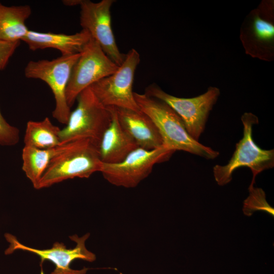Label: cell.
I'll return each mask as SVG.
<instances>
[{
	"instance_id": "obj_1",
	"label": "cell",
	"mask_w": 274,
	"mask_h": 274,
	"mask_svg": "<svg viewBox=\"0 0 274 274\" xmlns=\"http://www.w3.org/2000/svg\"><path fill=\"white\" fill-rule=\"evenodd\" d=\"M142 112L152 120L161 135L163 146L174 151L181 150L207 159H213L218 151L196 141L188 133L180 116L166 103L146 94L133 93Z\"/></svg>"
},
{
	"instance_id": "obj_2",
	"label": "cell",
	"mask_w": 274,
	"mask_h": 274,
	"mask_svg": "<svg viewBox=\"0 0 274 274\" xmlns=\"http://www.w3.org/2000/svg\"><path fill=\"white\" fill-rule=\"evenodd\" d=\"M98 147L88 139L64 144L61 151L50 161L37 189L75 178H88L101 168Z\"/></svg>"
},
{
	"instance_id": "obj_3",
	"label": "cell",
	"mask_w": 274,
	"mask_h": 274,
	"mask_svg": "<svg viewBox=\"0 0 274 274\" xmlns=\"http://www.w3.org/2000/svg\"><path fill=\"white\" fill-rule=\"evenodd\" d=\"M76 100V109L71 112L66 126L60 130V143L88 139L98 148L112 120L111 109L99 101L90 87L82 91Z\"/></svg>"
},
{
	"instance_id": "obj_4",
	"label": "cell",
	"mask_w": 274,
	"mask_h": 274,
	"mask_svg": "<svg viewBox=\"0 0 274 274\" xmlns=\"http://www.w3.org/2000/svg\"><path fill=\"white\" fill-rule=\"evenodd\" d=\"M241 120L244 127L243 136L236 144L231 158L226 164H217L213 167L215 179L220 186L230 182L233 173L238 168L245 166L249 167L253 174L249 188H251L259 174L274 166V150L262 149L253 139V126L258 123L257 117L251 113H245Z\"/></svg>"
},
{
	"instance_id": "obj_5",
	"label": "cell",
	"mask_w": 274,
	"mask_h": 274,
	"mask_svg": "<svg viewBox=\"0 0 274 274\" xmlns=\"http://www.w3.org/2000/svg\"><path fill=\"white\" fill-rule=\"evenodd\" d=\"M80 54L61 55L51 60H31L24 69L26 78L41 80L49 86L55 101L53 117L64 124L67 122L71 112L66 99V89L72 70Z\"/></svg>"
},
{
	"instance_id": "obj_6",
	"label": "cell",
	"mask_w": 274,
	"mask_h": 274,
	"mask_svg": "<svg viewBox=\"0 0 274 274\" xmlns=\"http://www.w3.org/2000/svg\"><path fill=\"white\" fill-rule=\"evenodd\" d=\"M175 152L164 146L154 150L138 147L119 163H102L100 172L113 185L134 188L151 174L156 164L167 161Z\"/></svg>"
},
{
	"instance_id": "obj_7",
	"label": "cell",
	"mask_w": 274,
	"mask_h": 274,
	"mask_svg": "<svg viewBox=\"0 0 274 274\" xmlns=\"http://www.w3.org/2000/svg\"><path fill=\"white\" fill-rule=\"evenodd\" d=\"M140 55L134 49L130 50L117 70L112 74L89 87L106 107L140 110L134 97L132 86Z\"/></svg>"
},
{
	"instance_id": "obj_8",
	"label": "cell",
	"mask_w": 274,
	"mask_h": 274,
	"mask_svg": "<svg viewBox=\"0 0 274 274\" xmlns=\"http://www.w3.org/2000/svg\"><path fill=\"white\" fill-rule=\"evenodd\" d=\"M145 94L168 105L181 118L188 133L198 141L220 90L217 87H210L204 93L196 97L181 98L169 94L157 85L152 84L146 88Z\"/></svg>"
},
{
	"instance_id": "obj_9",
	"label": "cell",
	"mask_w": 274,
	"mask_h": 274,
	"mask_svg": "<svg viewBox=\"0 0 274 274\" xmlns=\"http://www.w3.org/2000/svg\"><path fill=\"white\" fill-rule=\"evenodd\" d=\"M92 38L80 53L74 65L66 89L69 107L78 95L99 80L114 73L118 68Z\"/></svg>"
},
{
	"instance_id": "obj_10",
	"label": "cell",
	"mask_w": 274,
	"mask_h": 274,
	"mask_svg": "<svg viewBox=\"0 0 274 274\" xmlns=\"http://www.w3.org/2000/svg\"><path fill=\"white\" fill-rule=\"evenodd\" d=\"M5 236L10 244L9 248L5 251L6 254H10L17 250L36 254L41 258L42 262L48 260L55 265V269L50 274H86L89 269L88 268L72 269L70 267L71 263L76 259L90 262L96 260L95 254L86 247L85 242L90 236L89 233L81 237L77 234L70 236V239L76 243V246L72 249H67L63 243L59 242L54 243L50 249H35L21 244L11 234L7 233Z\"/></svg>"
},
{
	"instance_id": "obj_11",
	"label": "cell",
	"mask_w": 274,
	"mask_h": 274,
	"mask_svg": "<svg viewBox=\"0 0 274 274\" xmlns=\"http://www.w3.org/2000/svg\"><path fill=\"white\" fill-rule=\"evenodd\" d=\"M114 0L93 2L82 0L80 5V23L99 45L106 54L118 66L125 55L120 52L111 27V8Z\"/></svg>"
},
{
	"instance_id": "obj_12",
	"label": "cell",
	"mask_w": 274,
	"mask_h": 274,
	"mask_svg": "<svg viewBox=\"0 0 274 274\" xmlns=\"http://www.w3.org/2000/svg\"><path fill=\"white\" fill-rule=\"evenodd\" d=\"M271 2L262 3L251 12L241 30V39L246 53L265 60L273 55L274 25Z\"/></svg>"
},
{
	"instance_id": "obj_13",
	"label": "cell",
	"mask_w": 274,
	"mask_h": 274,
	"mask_svg": "<svg viewBox=\"0 0 274 274\" xmlns=\"http://www.w3.org/2000/svg\"><path fill=\"white\" fill-rule=\"evenodd\" d=\"M110 108L112 120L102 135L98 149L103 163L114 164L123 160L139 147L120 123L115 108Z\"/></svg>"
},
{
	"instance_id": "obj_14",
	"label": "cell",
	"mask_w": 274,
	"mask_h": 274,
	"mask_svg": "<svg viewBox=\"0 0 274 274\" xmlns=\"http://www.w3.org/2000/svg\"><path fill=\"white\" fill-rule=\"evenodd\" d=\"M115 109L120 123L139 147L154 150L163 146L158 129L147 114L140 110Z\"/></svg>"
},
{
	"instance_id": "obj_15",
	"label": "cell",
	"mask_w": 274,
	"mask_h": 274,
	"mask_svg": "<svg viewBox=\"0 0 274 274\" xmlns=\"http://www.w3.org/2000/svg\"><path fill=\"white\" fill-rule=\"evenodd\" d=\"M84 29L72 35L41 32L29 30L22 40L30 50L53 48L59 50L62 56L80 53L91 39Z\"/></svg>"
},
{
	"instance_id": "obj_16",
	"label": "cell",
	"mask_w": 274,
	"mask_h": 274,
	"mask_svg": "<svg viewBox=\"0 0 274 274\" xmlns=\"http://www.w3.org/2000/svg\"><path fill=\"white\" fill-rule=\"evenodd\" d=\"M31 14L29 5L6 6L0 2V41H22L29 30L25 21Z\"/></svg>"
},
{
	"instance_id": "obj_17",
	"label": "cell",
	"mask_w": 274,
	"mask_h": 274,
	"mask_svg": "<svg viewBox=\"0 0 274 274\" xmlns=\"http://www.w3.org/2000/svg\"><path fill=\"white\" fill-rule=\"evenodd\" d=\"M64 144L50 149L24 146L22 151V169L33 187L37 189L40 181L51 160L63 149Z\"/></svg>"
},
{
	"instance_id": "obj_18",
	"label": "cell",
	"mask_w": 274,
	"mask_h": 274,
	"mask_svg": "<svg viewBox=\"0 0 274 274\" xmlns=\"http://www.w3.org/2000/svg\"><path fill=\"white\" fill-rule=\"evenodd\" d=\"M61 129L54 125L48 117L39 121H29L24 137V146L50 149L60 145Z\"/></svg>"
},
{
	"instance_id": "obj_19",
	"label": "cell",
	"mask_w": 274,
	"mask_h": 274,
	"mask_svg": "<svg viewBox=\"0 0 274 274\" xmlns=\"http://www.w3.org/2000/svg\"><path fill=\"white\" fill-rule=\"evenodd\" d=\"M249 195L243 202V211L245 215L251 216L255 211H261L274 216V209L266 199L264 190L253 187L248 188Z\"/></svg>"
},
{
	"instance_id": "obj_20",
	"label": "cell",
	"mask_w": 274,
	"mask_h": 274,
	"mask_svg": "<svg viewBox=\"0 0 274 274\" xmlns=\"http://www.w3.org/2000/svg\"><path fill=\"white\" fill-rule=\"evenodd\" d=\"M20 140V131L18 128L8 123L0 111V145L14 146Z\"/></svg>"
},
{
	"instance_id": "obj_21",
	"label": "cell",
	"mask_w": 274,
	"mask_h": 274,
	"mask_svg": "<svg viewBox=\"0 0 274 274\" xmlns=\"http://www.w3.org/2000/svg\"><path fill=\"white\" fill-rule=\"evenodd\" d=\"M19 44L20 42H8L0 41V70H3L6 66L9 59Z\"/></svg>"
},
{
	"instance_id": "obj_22",
	"label": "cell",
	"mask_w": 274,
	"mask_h": 274,
	"mask_svg": "<svg viewBox=\"0 0 274 274\" xmlns=\"http://www.w3.org/2000/svg\"><path fill=\"white\" fill-rule=\"evenodd\" d=\"M82 0H65L63 1L62 3L67 6H74L80 5Z\"/></svg>"
}]
</instances>
